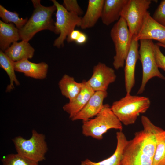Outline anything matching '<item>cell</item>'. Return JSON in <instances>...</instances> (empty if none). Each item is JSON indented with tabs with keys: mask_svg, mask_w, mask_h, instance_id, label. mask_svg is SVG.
Returning a JSON list of instances; mask_svg holds the SVG:
<instances>
[{
	"mask_svg": "<svg viewBox=\"0 0 165 165\" xmlns=\"http://www.w3.org/2000/svg\"><path fill=\"white\" fill-rule=\"evenodd\" d=\"M33 13L25 25L19 29L20 39L28 42L38 32L44 30L55 31V23L52 15L57 10L54 5L45 6L39 0H32Z\"/></svg>",
	"mask_w": 165,
	"mask_h": 165,
	"instance_id": "cell-1",
	"label": "cell"
},
{
	"mask_svg": "<svg viewBox=\"0 0 165 165\" xmlns=\"http://www.w3.org/2000/svg\"><path fill=\"white\" fill-rule=\"evenodd\" d=\"M150 104L148 97L129 94L114 102L111 108L122 124L127 126L134 124L140 115L149 108Z\"/></svg>",
	"mask_w": 165,
	"mask_h": 165,
	"instance_id": "cell-2",
	"label": "cell"
},
{
	"mask_svg": "<svg viewBox=\"0 0 165 165\" xmlns=\"http://www.w3.org/2000/svg\"><path fill=\"white\" fill-rule=\"evenodd\" d=\"M112 129L122 131V124L110 105L105 104L94 118L83 121L82 132L86 137L101 140L103 139V134Z\"/></svg>",
	"mask_w": 165,
	"mask_h": 165,
	"instance_id": "cell-3",
	"label": "cell"
},
{
	"mask_svg": "<svg viewBox=\"0 0 165 165\" xmlns=\"http://www.w3.org/2000/svg\"><path fill=\"white\" fill-rule=\"evenodd\" d=\"M45 140L44 134L34 129L29 139L18 136L12 140L17 153L38 163L45 159L48 149Z\"/></svg>",
	"mask_w": 165,
	"mask_h": 165,
	"instance_id": "cell-4",
	"label": "cell"
},
{
	"mask_svg": "<svg viewBox=\"0 0 165 165\" xmlns=\"http://www.w3.org/2000/svg\"><path fill=\"white\" fill-rule=\"evenodd\" d=\"M110 34L116 51L113 66L116 69L118 70L124 66L133 37L126 20L122 17L114 24Z\"/></svg>",
	"mask_w": 165,
	"mask_h": 165,
	"instance_id": "cell-5",
	"label": "cell"
},
{
	"mask_svg": "<svg viewBox=\"0 0 165 165\" xmlns=\"http://www.w3.org/2000/svg\"><path fill=\"white\" fill-rule=\"evenodd\" d=\"M140 41L139 59L142 65V76L138 94L143 93L146 84L151 79L157 77L165 80V77L159 71L156 63L154 53L155 44L149 40H141Z\"/></svg>",
	"mask_w": 165,
	"mask_h": 165,
	"instance_id": "cell-6",
	"label": "cell"
},
{
	"mask_svg": "<svg viewBox=\"0 0 165 165\" xmlns=\"http://www.w3.org/2000/svg\"><path fill=\"white\" fill-rule=\"evenodd\" d=\"M51 1L57 8L56 21L55 23L56 34H60L54 41L53 46L58 48L63 47L65 39L76 26L79 27L81 17L68 11L56 0Z\"/></svg>",
	"mask_w": 165,
	"mask_h": 165,
	"instance_id": "cell-7",
	"label": "cell"
},
{
	"mask_svg": "<svg viewBox=\"0 0 165 165\" xmlns=\"http://www.w3.org/2000/svg\"><path fill=\"white\" fill-rule=\"evenodd\" d=\"M150 0H128L121 14L126 21L131 35L139 31L151 3Z\"/></svg>",
	"mask_w": 165,
	"mask_h": 165,
	"instance_id": "cell-8",
	"label": "cell"
},
{
	"mask_svg": "<svg viewBox=\"0 0 165 165\" xmlns=\"http://www.w3.org/2000/svg\"><path fill=\"white\" fill-rule=\"evenodd\" d=\"M116 78L114 69L99 62L94 67L92 75L86 83L95 92L107 91L109 85L114 82Z\"/></svg>",
	"mask_w": 165,
	"mask_h": 165,
	"instance_id": "cell-9",
	"label": "cell"
},
{
	"mask_svg": "<svg viewBox=\"0 0 165 165\" xmlns=\"http://www.w3.org/2000/svg\"><path fill=\"white\" fill-rule=\"evenodd\" d=\"M133 37L137 41L154 40L165 45V27L154 20L148 11L138 33Z\"/></svg>",
	"mask_w": 165,
	"mask_h": 165,
	"instance_id": "cell-10",
	"label": "cell"
},
{
	"mask_svg": "<svg viewBox=\"0 0 165 165\" xmlns=\"http://www.w3.org/2000/svg\"><path fill=\"white\" fill-rule=\"evenodd\" d=\"M138 41L133 37L129 51L124 65L125 84L126 94L130 93L135 84V69L139 59Z\"/></svg>",
	"mask_w": 165,
	"mask_h": 165,
	"instance_id": "cell-11",
	"label": "cell"
},
{
	"mask_svg": "<svg viewBox=\"0 0 165 165\" xmlns=\"http://www.w3.org/2000/svg\"><path fill=\"white\" fill-rule=\"evenodd\" d=\"M153 159L144 153L133 138L125 148L120 165H152Z\"/></svg>",
	"mask_w": 165,
	"mask_h": 165,
	"instance_id": "cell-12",
	"label": "cell"
},
{
	"mask_svg": "<svg viewBox=\"0 0 165 165\" xmlns=\"http://www.w3.org/2000/svg\"><path fill=\"white\" fill-rule=\"evenodd\" d=\"M107 95V91L95 92L84 107L71 120L84 121L96 116L102 108L104 101Z\"/></svg>",
	"mask_w": 165,
	"mask_h": 165,
	"instance_id": "cell-13",
	"label": "cell"
},
{
	"mask_svg": "<svg viewBox=\"0 0 165 165\" xmlns=\"http://www.w3.org/2000/svg\"><path fill=\"white\" fill-rule=\"evenodd\" d=\"M143 127L153 132L155 136L156 147L152 165H165V130L155 125L149 119L144 121Z\"/></svg>",
	"mask_w": 165,
	"mask_h": 165,
	"instance_id": "cell-14",
	"label": "cell"
},
{
	"mask_svg": "<svg viewBox=\"0 0 165 165\" xmlns=\"http://www.w3.org/2000/svg\"><path fill=\"white\" fill-rule=\"evenodd\" d=\"M16 72L23 73L26 76L37 79H45L47 75L48 65L45 62L38 63L24 59L14 62Z\"/></svg>",
	"mask_w": 165,
	"mask_h": 165,
	"instance_id": "cell-15",
	"label": "cell"
},
{
	"mask_svg": "<svg viewBox=\"0 0 165 165\" xmlns=\"http://www.w3.org/2000/svg\"><path fill=\"white\" fill-rule=\"evenodd\" d=\"M82 82V87L79 93L73 100L63 107V110L69 114L71 119L84 107L95 92L86 84V81Z\"/></svg>",
	"mask_w": 165,
	"mask_h": 165,
	"instance_id": "cell-16",
	"label": "cell"
},
{
	"mask_svg": "<svg viewBox=\"0 0 165 165\" xmlns=\"http://www.w3.org/2000/svg\"><path fill=\"white\" fill-rule=\"evenodd\" d=\"M116 148L110 157L98 162H93L86 159L81 162V165H120L124 151L128 140L122 131L116 132Z\"/></svg>",
	"mask_w": 165,
	"mask_h": 165,
	"instance_id": "cell-17",
	"label": "cell"
},
{
	"mask_svg": "<svg viewBox=\"0 0 165 165\" xmlns=\"http://www.w3.org/2000/svg\"><path fill=\"white\" fill-rule=\"evenodd\" d=\"M128 0H105L101 19L103 24L108 26L118 21Z\"/></svg>",
	"mask_w": 165,
	"mask_h": 165,
	"instance_id": "cell-18",
	"label": "cell"
},
{
	"mask_svg": "<svg viewBox=\"0 0 165 165\" xmlns=\"http://www.w3.org/2000/svg\"><path fill=\"white\" fill-rule=\"evenodd\" d=\"M105 0H89L86 12L81 18L79 27L86 29L94 27L101 18Z\"/></svg>",
	"mask_w": 165,
	"mask_h": 165,
	"instance_id": "cell-19",
	"label": "cell"
},
{
	"mask_svg": "<svg viewBox=\"0 0 165 165\" xmlns=\"http://www.w3.org/2000/svg\"><path fill=\"white\" fill-rule=\"evenodd\" d=\"M35 50L28 42L22 40L13 43L4 52L14 62L24 59H31L33 56Z\"/></svg>",
	"mask_w": 165,
	"mask_h": 165,
	"instance_id": "cell-20",
	"label": "cell"
},
{
	"mask_svg": "<svg viewBox=\"0 0 165 165\" xmlns=\"http://www.w3.org/2000/svg\"><path fill=\"white\" fill-rule=\"evenodd\" d=\"M145 154L153 159L155 152L156 141L154 134L143 129L134 134L133 138Z\"/></svg>",
	"mask_w": 165,
	"mask_h": 165,
	"instance_id": "cell-21",
	"label": "cell"
},
{
	"mask_svg": "<svg viewBox=\"0 0 165 165\" xmlns=\"http://www.w3.org/2000/svg\"><path fill=\"white\" fill-rule=\"evenodd\" d=\"M20 39L19 29L13 23L0 20V47L5 52L11 44Z\"/></svg>",
	"mask_w": 165,
	"mask_h": 165,
	"instance_id": "cell-22",
	"label": "cell"
},
{
	"mask_svg": "<svg viewBox=\"0 0 165 165\" xmlns=\"http://www.w3.org/2000/svg\"><path fill=\"white\" fill-rule=\"evenodd\" d=\"M62 94L69 101L75 99L81 91L82 82H76L74 78L66 74L64 75L58 83Z\"/></svg>",
	"mask_w": 165,
	"mask_h": 165,
	"instance_id": "cell-23",
	"label": "cell"
},
{
	"mask_svg": "<svg viewBox=\"0 0 165 165\" xmlns=\"http://www.w3.org/2000/svg\"><path fill=\"white\" fill-rule=\"evenodd\" d=\"M0 66L9 76L10 83L6 88V92H10L14 88V83L16 86L20 85L15 73L14 62L9 57L2 51H0Z\"/></svg>",
	"mask_w": 165,
	"mask_h": 165,
	"instance_id": "cell-24",
	"label": "cell"
},
{
	"mask_svg": "<svg viewBox=\"0 0 165 165\" xmlns=\"http://www.w3.org/2000/svg\"><path fill=\"white\" fill-rule=\"evenodd\" d=\"M0 17L3 22L7 24L13 23L19 29L22 28L28 20L27 18H19L18 14L16 12L9 11L1 5H0Z\"/></svg>",
	"mask_w": 165,
	"mask_h": 165,
	"instance_id": "cell-25",
	"label": "cell"
},
{
	"mask_svg": "<svg viewBox=\"0 0 165 165\" xmlns=\"http://www.w3.org/2000/svg\"><path fill=\"white\" fill-rule=\"evenodd\" d=\"M3 165H38L37 162L17 153L10 154L2 159Z\"/></svg>",
	"mask_w": 165,
	"mask_h": 165,
	"instance_id": "cell-26",
	"label": "cell"
},
{
	"mask_svg": "<svg viewBox=\"0 0 165 165\" xmlns=\"http://www.w3.org/2000/svg\"><path fill=\"white\" fill-rule=\"evenodd\" d=\"M63 6L68 11L73 13L79 16L83 13V11L76 0H64Z\"/></svg>",
	"mask_w": 165,
	"mask_h": 165,
	"instance_id": "cell-27",
	"label": "cell"
},
{
	"mask_svg": "<svg viewBox=\"0 0 165 165\" xmlns=\"http://www.w3.org/2000/svg\"><path fill=\"white\" fill-rule=\"evenodd\" d=\"M152 17L165 27V0L161 1L154 13Z\"/></svg>",
	"mask_w": 165,
	"mask_h": 165,
	"instance_id": "cell-28",
	"label": "cell"
},
{
	"mask_svg": "<svg viewBox=\"0 0 165 165\" xmlns=\"http://www.w3.org/2000/svg\"><path fill=\"white\" fill-rule=\"evenodd\" d=\"M154 53L158 67L165 71V56L161 51L160 46L157 44L154 45Z\"/></svg>",
	"mask_w": 165,
	"mask_h": 165,
	"instance_id": "cell-29",
	"label": "cell"
},
{
	"mask_svg": "<svg viewBox=\"0 0 165 165\" xmlns=\"http://www.w3.org/2000/svg\"><path fill=\"white\" fill-rule=\"evenodd\" d=\"M81 32L79 30H74L68 35L67 38V41L68 43L75 42L79 37Z\"/></svg>",
	"mask_w": 165,
	"mask_h": 165,
	"instance_id": "cell-30",
	"label": "cell"
},
{
	"mask_svg": "<svg viewBox=\"0 0 165 165\" xmlns=\"http://www.w3.org/2000/svg\"><path fill=\"white\" fill-rule=\"evenodd\" d=\"M87 39L88 37L86 34L81 32L75 42L78 45H82L85 43L87 42Z\"/></svg>",
	"mask_w": 165,
	"mask_h": 165,
	"instance_id": "cell-31",
	"label": "cell"
},
{
	"mask_svg": "<svg viewBox=\"0 0 165 165\" xmlns=\"http://www.w3.org/2000/svg\"><path fill=\"white\" fill-rule=\"evenodd\" d=\"M158 45H159L160 47H162L163 48H165V45L163 44L160 43H156Z\"/></svg>",
	"mask_w": 165,
	"mask_h": 165,
	"instance_id": "cell-32",
	"label": "cell"
}]
</instances>
